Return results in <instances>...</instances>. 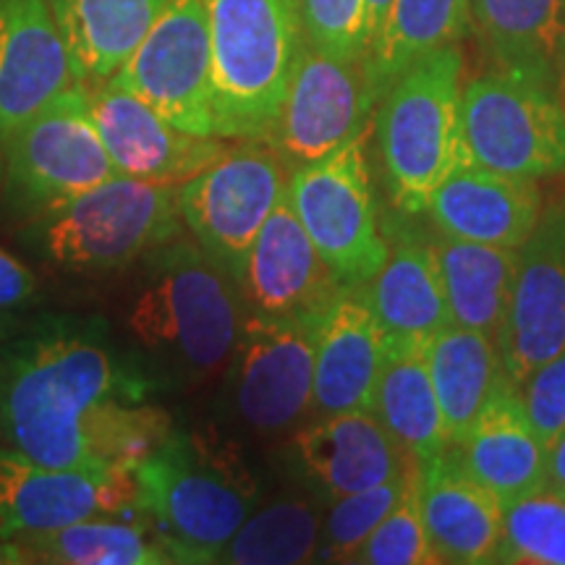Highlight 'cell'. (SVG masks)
<instances>
[{"label":"cell","instance_id":"10","mask_svg":"<svg viewBox=\"0 0 565 565\" xmlns=\"http://www.w3.org/2000/svg\"><path fill=\"white\" fill-rule=\"evenodd\" d=\"M469 160L519 179L565 173V103L547 84L492 68L463 84Z\"/></svg>","mask_w":565,"mask_h":565},{"label":"cell","instance_id":"22","mask_svg":"<svg viewBox=\"0 0 565 565\" xmlns=\"http://www.w3.org/2000/svg\"><path fill=\"white\" fill-rule=\"evenodd\" d=\"M419 498L437 563L484 565L498 561L505 505L456 461L454 450L448 448L422 463Z\"/></svg>","mask_w":565,"mask_h":565},{"label":"cell","instance_id":"33","mask_svg":"<svg viewBox=\"0 0 565 565\" xmlns=\"http://www.w3.org/2000/svg\"><path fill=\"white\" fill-rule=\"evenodd\" d=\"M494 563L565 565V492L545 484L508 503Z\"/></svg>","mask_w":565,"mask_h":565},{"label":"cell","instance_id":"32","mask_svg":"<svg viewBox=\"0 0 565 565\" xmlns=\"http://www.w3.org/2000/svg\"><path fill=\"white\" fill-rule=\"evenodd\" d=\"M322 503L312 494H282L257 505L217 555L223 565L315 563L322 540Z\"/></svg>","mask_w":565,"mask_h":565},{"label":"cell","instance_id":"8","mask_svg":"<svg viewBox=\"0 0 565 565\" xmlns=\"http://www.w3.org/2000/svg\"><path fill=\"white\" fill-rule=\"evenodd\" d=\"M317 320L246 312L217 393V412L231 427L280 437L312 419Z\"/></svg>","mask_w":565,"mask_h":565},{"label":"cell","instance_id":"18","mask_svg":"<svg viewBox=\"0 0 565 565\" xmlns=\"http://www.w3.org/2000/svg\"><path fill=\"white\" fill-rule=\"evenodd\" d=\"M236 286L246 312L320 317L345 282L324 263L286 194L254 238Z\"/></svg>","mask_w":565,"mask_h":565},{"label":"cell","instance_id":"37","mask_svg":"<svg viewBox=\"0 0 565 565\" xmlns=\"http://www.w3.org/2000/svg\"><path fill=\"white\" fill-rule=\"evenodd\" d=\"M521 404L540 443L550 450L565 433V349L540 364L524 383L515 385Z\"/></svg>","mask_w":565,"mask_h":565},{"label":"cell","instance_id":"34","mask_svg":"<svg viewBox=\"0 0 565 565\" xmlns=\"http://www.w3.org/2000/svg\"><path fill=\"white\" fill-rule=\"evenodd\" d=\"M416 463L408 471H404V475L387 479L383 484L366 487L362 492L343 494V498L324 505L322 540L317 561L351 563L353 553L364 545L366 536L380 526V521H383L385 515L398 505V500L404 498Z\"/></svg>","mask_w":565,"mask_h":565},{"label":"cell","instance_id":"12","mask_svg":"<svg viewBox=\"0 0 565 565\" xmlns=\"http://www.w3.org/2000/svg\"><path fill=\"white\" fill-rule=\"evenodd\" d=\"M189 134L217 137L212 38L204 0H168L150 32L108 79Z\"/></svg>","mask_w":565,"mask_h":565},{"label":"cell","instance_id":"24","mask_svg":"<svg viewBox=\"0 0 565 565\" xmlns=\"http://www.w3.org/2000/svg\"><path fill=\"white\" fill-rule=\"evenodd\" d=\"M387 242H393L391 254L364 282V296L387 341L427 343L454 324L437 254L429 238L422 242L398 233V238Z\"/></svg>","mask_w":565,"mask_h":565},{"label":"cell","instance_id":"28","mask_svg":"<svg viewBox=\"0 0 565 565\" xmlns=\"http://www.w3.org/2000/svg\"><path fill=\"white\" fill-rule=\"evenodd\" d=\"M471 30V0H393L364 55V82L374 108L404 71L424 55L458 45Z\"/></svg>","mask_w":565,"mask_h":565},{"label":"cell","instance_id":"36","mask_svg":"<svg viewBox=\"0 0 565 565\" xmlns=\"http://www.w3.org/2000/svg\"><path fill=\"white\" fill-rule=\"evenodd\" d=\"M301 17L315 47L343 61H364L370 47L366 0H301Z\"/></svg>","mask_w":565,"mask_h":565},{"label":"cell","instance_id":"29","mask_svg":"<svg viewBox=\"0 0 565 565\" xmlns=\"http://www.w3.org/2000/svg\"><path fill=\"white\" fill-rule=\"evenodd\" d=\"M429 377L445 422L448 443H461L471 424L505 380L494 338L448 324L424 343Z\"/></svg>","mask_w":565,"mask_h":565},{"label":"cell","instance_id":"41","mask_svg":"<svg viewBox=\"0 0 565 565\" xmlns=\"http://www.w3.org/2000/svg\"><path fill=\"white\" fill-rule=\"evenodd\" d=\"M13 320L9 315H3L0 312V353H3V345H6V341H9V338L13 335Z\"/></svg>","mask_w":565,"mask_h":565},{"label":"cell","instance_id":"13","mask_svg":"<svg viewBox=\"0 0 565 565\" xmlns=\"http://www.w3.org/2000/svg\"><path fill=\"white\" fill-rule=\"evenodd\" d=\"M374 103L364 61H343L303 40L270 141L291 168L309 166L364 134Z\"/></svg>","mask_w":565,"mask_h":565},{"label":"cell","instance_id":"38","mask_svg":"<svg viewBox=\"0 0 565 565\" xmlns=\"http://www.w3.org/2000/svg\"><path fill=\"white\" fill-rule=\"evenodd\" d=\"M40 294V280L30 267L0 246V312L32 307Z\"/></svg>","mask_w":565,"mask_h":565},{"label":"cell","instance_id":"15","mask_svg":"<svg viewBox=\"0 0 565 565\" xmlns=\"http://www.w3.org/2000/svg\"><path fill=\"white\" fill-rule=\"evenodd\" d=\"M92 515H137L131 471L53 469L0 445V540Z\"/></svg>","mask_w":565,"mask_h":565},{"label":"cell","instance_id":"20","mask_svg":"<svg viewBox=\"0 0 565 565\" xmlns=\"http://www.w3.org/2000/svg\"><path fill=\"white\" fill-rule=\"evenodd\" d=\"M542 210L540 183L469 160L435 189L424 212L443 236L521 249Z\"/></svg>","mask_w":565,"mask_h":565},{"label":"cell","instance_id":"7","mask_svg":"<svg viewBox=\"0 0 565 565\" xmlns=\"http://www.w3.org/2000/svg\"><path fill=\"white\" fill-rule=\"evenodd\" d=\"M118 175L89 89L71 84L0 141V210L19 225Z\"/></svg>","mask_w":565,"mask_h":565},{"label":"cell","instance_id":"9","mask_svg":"<svg viewBox=\"0 0 565 565\" xmlns=\"http://www.w3.org/2000/svg\"><path fill=\"white\" fill-rule=\"evenodd\" d=\"M291 171L270 139H238L179 186L183 228L238 280L267 217L288 194Z\"/></svg>","mask_w":565,"mask_h":565},{"label":"cell","instance_id":"30","mask_svg":"<svg viewBox=\"0 0 565 565\" xmlns=\"http://www.w3.org/2000/svg\"><path fill=\"white\" fill-rule=\"evenodd\" d=\"M440 263L454 324L494 338L511 303L519 249L461 242L437 233L429 238Z\"/></svg>","mask_w":565,"mask_h":565},{"label":"cell","instance_id":"17","mask_svg":"<svg viewBox=\"0 0 565 565\" xmlns=\"http://www.w3.org/2000/svg\"><path fill=\"white\" fill-rule=\"evenodd\" d=\"M92 118L116 171L129 179L181 186L233 145L173 126L129 89L105 82L89 89Z\"/></svg>","mask_w":565,"mask_h":565},{"label":"cell","instance_id":"23","mask_svg":"<svg viewBox=\"0 0 565 565\" xmlns=\"http://www.w3.org/2000/svg\"><path fill=\"white\" fill-rule=\"evenodd\" d=\"M456 461L503 505L547 484V448L536 437L511 380H503L461 443Z\"/></svg>","mask_w":565,"mask_h":565},{"label":"cell","instance_id":"42","mask_svg":"<svg viewBox=\"0 0 565 565\" xmlns=\"http://www.w3.org/2000/svg\"><path fill=\"white\" fill-rule=\"evenodd\" d=\"M561 95H563V103H565V71H563V82H561Z\"/></svg>","mask_w":565,"mask_h":565},{"label":"cell","instance_id":"2","mask_svg":"<svg viewBox=\"0 0 565 565\" xmlns=\"http://www.w3.org/2000/svg\"><path fill=\"white\" fill-rule=\"evenodd\" d=\"M145 263L124 312V345L160 391L221 380L246 317L236 280L186 233Z\"/></svg>","mask_w":565,"mask_h":565},{"label":"cell","instance_id":"1","mask_svg":"<svg viewBox=\"0 0 565 565\" xmlns=\"http://www.w3.org/2000/svg\"><path fill=\"white\" fill-rule=\"evenodd\" d=\"M100 317L47 315L0 353V445L53 469L131 471L173 429Z\"/></svg>","mask_w":565,"mask_h":565},{"label":"cell","instance_id":"11","mask_svg":"<svg viewBox=\"0 0 565 565\" xmlns=\"http://www.w3.org/2000/svg\"><path fill=\"white\" fill-rule=\"evenodd\" d=\"M288 200L309 238L345 286H364L391 254L372 200L364 134L291 171Z\"/></svg>","mask_w":565,"mask_h":565},{"label":"cell","instance_id":"3","mask_svg":"<svg viewBox=\"0 0 565 565\" xmlns=\"http://www.w3.org/2000/svg\"><path fill=\"white\" fill-rule=\"evenodd\" d=\"M131 477L134 511L175 563H217L225 542L263 500L244 456L200 429L173 427Z\"/></svg>","mask_w":565,"mask_h":565},{"label":"cell","instance_id":"5","mask_svg":"<svg viewBox=\"0 0 565 565\" xmlns=\"http://www.w3.org/2000/svg\"><path fill=\"white\" fill-rule=\"evenodd\" d=\"M212 113L223 139H270L303 47L301 0H204Z\"/></svg>","mask_w":565,"mask_h":565},{"label":"cell","instance_id":"14","mask_svg":"<svg viewBox=\"0 0 565 565\" xmlns=\"http://www.w3.org/2000/svg\"><path fill=\"white\" fill-rule=\"evenodd\" d=\"M494 345L513 385L565 349V196L542 210L519 249L513 296Z\"/></svg>","mask_w":565,"mask_h":565},{"label":"cell","instance_id":"19","mask_svg":"<svg viewBox=\"0 0 565 565\" xmlns=\"http://www.w3.org/2000/svg\"><path fill=\"white\" fill-rule=\"evenodd\" d=\"M385 353L364 286H343L317 320L312 416L372 412Z\"/></svg>","mask_w":565,"mask_h":565},{"label":"cell","instance_id":"21","mask_svg":"<svg viewBox=\"0 0 565 565\" xmlns=\"http://www.w3.org/2000/svg\"><path fill=\"white\" fill-rule=\"evenodd\" d=\"M74 82L47 0H0V141Z\"/></svg>","mask_w":565,"mask_h":565},{"label":"cell","instance_id":"31","mask_svg":"<svg viewBox=\"0 0 565 565\" xmlns=\"http://www.w3.org/2000/svg\"><path fill=\"white\" fill-rule=\"evenodd\" d=\"M30 565H171L166 542L137 515H92L61 529L17 536Z\"/></svg>","mask_w":565,"mask_h":565},{"label":"cell","instance_id":"35","mask_svg":"<svg viewBox=\"0 0 565 565\" xmlns=\"http://www.w3.org/2000/svg\"><path fill=\"white\" fill-rule=\"evenodd\" d=\"M422 463H416L412 482L398 505L380 521V526L366 536V542L356 550L351 563L362 565H435L437 555L429 545L427 529L422 519Z\"/></svg>","mask_w":565,"mask_h":565},{"label":"cell","instance_id":"26","mask_svg":"<svg viewBox=\"0 0 565 565\" xmlns=\"http://www.w3.org/2000/svg\"><path fill=\"white\" fill-rule=\"evenodd\" d=\"M471 26L494 68L524 74L561 92L565 0H471Z\"/></svg>","mask_w":565,"mask_h":565},{"label":"cell","instance_id":"40","mask_svg":"<svg viewBox=\"0 0 565 565\" xmlns=\"http://www.w3.org/2000/svg\"><path fill=\"white\" fill-rule=\"evenodd\" d=\"M391 6H393V0H366V26H370V45H372V40L380 34V30H383ZM366 51H370V47H366Z\"/></svg>","mask_w":565,"mask_h":565},{"label":"cell","instance_id":"6","mask_svg":"<svg viewBox=\"0 0 565 565\" xmlns=\"http://www.w3.org/2000/svg\"><path fill=\"white\" fill-rule=\"evenodd\" d=\"M377 145L387 194L408 215L427 210L435 189L469 162L458 45L412 63L380 97Z\"/></svg>","mask_w":565,"mask_h":565},{"label":"cell","instance_id":"16","mask_svg":"<svg viewBox=\"0 0 565 565\" xmlns=\"http://www.w3.org/2000/svg\"><path fill=\"white\" fill-rule=\"evenodd\" d=\"M288 471L322 505L404 475L416 463L372 412L312 416L288 435Z\"/></svg>","mask_w":565,"mask_h":565},{"label":"cell","instance_id":"39","mask_svg":"<svg viewBox=\"0 0 565 565\" xmlns=\"http://www.w3.org/2000/svg\"><path fill=\"white\" fill-rule=\"evenodd\" d=\"M547 484L565 492V433L547 450Z\"/></svg>","mask_w":565,"mask_h":565},{"label":"cell","instance_id":"4","mask_svg":"<svg viewBox=\"0 0 565 565\" xmlns=\"http://www.w3.org/2000/svg\"><path fill=\"white\" fill-rule=\"evenodd\" d=\"M183 231L179 186L118 173L21 223L17 238L53 270L108 275L141 263Z\"/></svg>","mask_w":565,"mask_h":565},{"label":"cell","instance_id":"25","mask_svg":"<svg viewBox=\"0 0 565 565\" xmlns=\"http://www.w3.org/2000/svg\"><path fill=\"white\" fill-rule=\"evenodd\" d=\"M47 6L74 82L95 89L124 66L168 0H47Z\"/></svg>","mask_w":565,"mask_h":565},{"label":"cell","instance_id":"27","mask_svg":"<svg viewBox=\"0 0 565 565\" xmlns=\"http://www.w3.org/2000/svg\"><path fill=\"white\" fill-rule=\"evenodd\" d=\"M372 414L414 461L427 463L450 448L424 343L387 341Z\"/></svg>","mask_w":565,"mask_h":565}]
</instances>
